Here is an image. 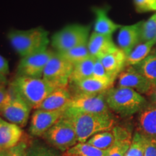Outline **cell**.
I'll list each match as a JSON object with an SVG mask.
<instances>
[{"label": "cell", "instance_id": "cell-18", "mask_svg": "<svg viewBox=\"0 0 156 156\" xmlns=\"http://www.w3.org/2000/svg\"><path fill=\"white\" fill-rule=\"evenodd\" d=\"M107 73L115 81L126 66V55L119 48L115 51L99 58Z\"/></svg>", "mask_w": 156, "mask_h": 156}, {"label": "cell", "instance_id": "cell-27", "mask_svg": "<svg viewBox=\"0 0 156 156\" xmlns=\"http://www.w3.org/2000/svg\"><path fill=\"white\" fill-rule=\"evenodd\" d=\"M56 53H58L62 58L73 64V65L91 56L90 54L88 47H87V44L77 46V47L71 48L65 51L56 52Z\"/></svg>", "mask_w": 156, "mask_h": 156}, {"label": "cell", "instance_id": "cell-30", "mask_svg": "<svg viewBox=\"0 0 156 156\" xmlns=\"http://www.w3.org/2000/svg\"><path fill=\"white\" fill-rule=\"evenodd\" d=\"M125 156H144V135L136 132L132 138L129 149Z\"/></svg>", "mask_w": 156, "mask_h": 156}, {"label": "cell", "instance_id": "cell-7", "mask_svg": "<svg viewBox=\"0 0 156 156\" xmlns=\"http://www.w3.org/2000/svg\"><path fill=\"white\" fill-rule=\"evenodd\" d=\"M106 93L98 94H74L67 110L87 114L111 113L106 101Z\"/></svg>", "mask_w": 156, "mask_h": 156}, {"label": "cell", "instance_id": "cell-34", "mask_svg": "<svg viewBox=\"0 0 156 156\" xmlns=\"http://www.w3.org/2000/svg\"><path fill=\"white\" fill-rule=\"evenodd\" d=\"M10 98V91L5 85H0V114Z\"/></svg>", "mask_w": 156, "mask_h": 156}, {"label": "cell", "instance_id": "cell-24", "mask_svg": "<svg viewBox=\"0 0 156 156\" xmlns=\"http://www.w3.org/2000/svg\"><path fill=\"white\" fill-rule=\"evenodd\" d=\"M116 140V134L114 129L113 128L112 130L95 134L87 140L86 143L98 149L107 151L114 145Z\"/></svg>", "mask_w": 156, "mask_h": 156}, {"label": "cell", "instance_id": "cell-1", "mask_svg": "<svg viewBox=\"0 0 156 156\" xmlns=\"http://www.w3.org/2000/svg\"><path fill=\"white\" fill-rule=\"evenodd\" d=\"M64 116L73 123L78 142L81 143L86 142L95 134L112 130L115 126V119L112 113L87 114L66 109Z\"/></svg>", "mask_w": 156, "mask_h": 156}, {"label": "cell", "instance_id": "cell-16", "mask_svg": "<svg viewBox=\"0 0 156 156\" xmlns=\"http://www.w3.org/2000/svg\"><path fill=\"white\" fill-rule=\"evenodd\" d=\"M21 127L0 116V150H9L20 142Z\"/></svg>", "mask_w": 156, "mask_h": 156}, {"label": "cell", "instance_id": "cell-32", "mask_svg": "<svg viewBox=\"0 0 156 156\" xmlns=\"http://www.w3.org/2000/svg\"><path fill=\"white\" fill-rule=\"evenodd\" d=\"M93 77L98 78V79L102 80L115 82L114 80L111 78L108 74L107 73L106 70L105 69L104 67H103L102 63H101L99 59H95L94 67H93Z\"/></svg>", "mask_w": 156, "mask_h": 156}, {"label": "cell", "instance_id": "cell-20", "mask_svg": "<svg viewBox=\"0 0 156 156\" xmlns=\"http://www.w3.org/2000/svg\"><path fill=\"white\" fill-rule=\"evenodd\" d=\"M116 140L114 145L108 151L106 156H125L131 146L132 138L129 130L124 126H115Z\"/></svg>", "mask_w": 156, "mask_h": 156}, {"label": "cell", "instance_id": "cell-26", "mask_svg": "<svg viewBox=\"0 0 156 156\" xmlns=\"http://www.w3.org/2000/svg\"><path fill=\"white\" fill-rule=\"evenodd\" d=\"M133 67L148 80L156 84V50L152 51L147 58Z\"/></svg>", "mask_w": 156, "mask_h": 156}, {"label": "cell", "instance_id": "cell-3", "mask_svg": "<svg viewBox=\"0 0 156 156\" xmlns=\"http://www.w3.org/2000/svg\"><path fill=\"white\" fill-rule=\"evenodd\" d=\"M56 88L43 78L23 76H16L9 87L11 91L34 109H38L44 99Z\"/></svg>", "mask_w": 156, "mask_h": 156}, {"label": "cell", "instance_id": "cell-8", "mask_svg": "<svg viewBox=\"0 0 156 156\" xmlns=\"http://www.w3.org/2000/svg\"><path fill=\"white\" fill-rule=\"evenodd\" d=\"M73 67V64L64 59L55 51L45 67L43 79L56 88L68 87Z\"/></svg>", "mask_w": 156, "mask_h": 156}, {"label": "cell", "instance_id": "cell-37", "mask_svg": "<svg viewBox=\"0 0 156 156\" xmlns=\"http://www.w3.org/2000/svg\"><path fill=\"white\" fill-rule=\"evenodd\" d=\"M0 156H12L11 150H0Z\"/></svg>", "mask_w": 156, "mask_h": 156}, {"label": "cell", "instance_id": "cell-11", "mask_svg": "<svg viewBox=\"0 0 156 156\" xmlns=\"http://www.w3.org/2000/svg\"><path fill=\"white\" fill-rule=\"evenodd\" d=\"M118 87L133 89L140 94L151 95L156 88V84L148 80L133 66H128L119 74Z\"/></svg>", "mask_w": 156, "mask_h": 156}, {"label": "cell", "instance_id": "cell-38", "mask_svg": "<svg viewBox=\"0 0 156 156\" xmlns=\"http://www.w3.org/2000/svg\"><path fill=\"white\" fill-rule=\"evenodd\" d=\"M7 83V76L0 75V85H5Z\"/></svg>", "mask_w": 156, "mask_h": 156}, {"label": "cell", "instance_id": "cell-15", "mask_svg": "<svg viewBox=\"0 0 156 156\" xmlns=\"http://www.w3.org/2000/svg\"><path fill=\"white\" fill-rule=\"evenodd\" d=\"M72 98L73 94L69 87H57L44 99L38 109L46 111L66 110Z\"/></svg>", "mask_w": 156, "mask_h": 156}, {"label": "cell", "instance_id": "cell-17", "mask_svg": "<svg viewBox=\"0 0 156 156\" xmlns=\"http://www.w3.org/2000/svg\"><path fill=\"white\" fill-rule=\"evenodd\" d=\"M114 82L102 80L94 77H90L78 83L70 84L74 90V94H98L106 92L114 87ZM73 94V95H74Z\"/></svg>", "mask_w": 156, "mask_h": 156}, {"label": "cell", "instance_id": "cell-21", "mask_svg": "<svg viewBox=\"0 0 156 156\" xmlns=\"http://www.w3.org/2000/svg\"><path fill=\"white\" fill-rule=\"evenodd\" d=\"M93 12L95 15L94 32L96 34L112 36L114 32L122 27V25L114 23L108 17L106 9L95 7L93 9Z\"/></svg>", "mask_w": 156, "mask_h": 156}, {"label": "cell", "instance_id": "cell-28", "mask_svg": "<svg viewBox=\"0 0 156 156\" xmlns=\"http://www.w3.org/2000/svg\"><path fill=\"white\" fill-rule=\"evenodd\" d=\"M27 156H60L54 147L41 142H34L27 148Z\"/></svg>", "mask_w": 156, "mask_h": 156}, {"label": "cell", "instance_id": "cell-33", "mask_svg": "<svg viewBox=\"0 0 156 156\" xmlns=\"http://www.w3.org/2000/svg\"><path fill=\"white\" fill-rule=\"evenodd\" d=\"M144 156H156V138L144 135Z\"/></svg>", "mask_w": 156, "mask_h": 156}, {"label": "cell", "instance_id": "cell-36", "mask_svg": "<svg viewBox=\"0 0 156 156\" xmlns=\"http://www.w3.org/2000/svg\"><path fill=\"white\" fill-rule=\"evenodd\" d=\"M9 64L7 60L0 55V75L7 76L9 74Z\"/></svg>", "mask_w": 156, "mask_h": 156}, {"label": "cell", "instance_id": "cell-22", "mask_svg": "<svg viewBox=\"0 0 156 156\" xmlns=\"http://www.w3.org/2000/svg\"><path fill=\"white\" fill-rule=\"evenodd\" d=\"M155 39L146 42H141L133 48V50L126 56V66H135L147 58L152 52V49L155 46Z\"/></svg>", "mask_w": 156, "mask_h": 156}, {"label": "cell", "instance_id": "cell-39", "mask_svg": "<svg viewBox=\"0 0 156 156\" xmlns=\"http://www.w3.org/2000/svg\"><path fill=\"white\" fill-rule=\"evenodd\" d=\"M151 96L152 97V99H153V103H155V104H156V88H155V90H154L153 94H152Z\"/></svg>", "mask_w": 156, "mask_h": 156}, {"label": "cell", "instance_id": "cell-40", "mask_svg": "<svg viewBox=\"0 0 156 156\" xmlns=\"http://www.w3.org/2000/svg\"><path fill=\"white\" fill-rule=\"evenodd\" d=\"M154 39H155V42H156V36H155V38H154ZM156 45V44H155Z\"/></svg>", "mask_w": 156, "mask_h": 156}, {"label": "cell", "instance_id": "cell-41", "mask_svg": "<svg viewBox=\"0 0 156 156\" xmlns=\"http://www.w3.org/2000/svg\"><path fill=\"white\" fill-rule=\"evenodd\" d=\"M153 1H154V2H156V0H153Z\"/></svg>", "mask_w": 156, "mask_h": 156}, {"label": "cell", "instance_id": "cell-12", "mask_svg": "<svg viewBox=\"0 0 156 156\" xmlns=\"http://www.w3.org/2000/svg\"><path fill=\"white\" fill-rule=\"evenodd\" d=\"M65 110L46 111L36 109L31 116L29 133L35 136L43 135L64 116Z\"/></svg>", "mask_w": 156, "mask_h": 156}, {"label": "cell", "instance_id": "cell-5", "mask_svg": "<svg viewBox=\"0 0 156 156\" xmlns=\"http://www.w3.org/2000/svg\"><path fill=\"white\" fill-rule=\"evenodd\" d=\"M90 27L89 25L73 24L65 26L51 37V44L56 52H62L87 44Z\"/></svg>", "mask_w": 156, "mask_h": 156}, {"label": "cell", "instance_id": "cell-2", "mask_svg": "<svg viewBox=\"0 0 156 156\" xmlns=\"http://www.w3.org/2000/svg\"><path fill=\"white\" fill-rule=\"evenodd\" d=\"M7 38L21 58L47 49L50 44L48 32L41 27L25 30H12L8 33Z\"/></svg>", "mask_w": 156, "mask_h": 156}, {"label": "cell", "instance_id": "cell-9", "mask_svg": "<svg viewBox=\"0 0 156 156\" xmlns=\"http://www.w3.org/2000/svg\"><path fill=\"white\" fill-rule=\"evenodd\" d=\"M54 53L55 51L47 48L32 55L22 57L17 65V76L43 78L45 67Z\"/></svg>", "mask_w": 156, "mask_h": 156}, {"label": "cell", "instance_id": "cell-23", "mask_svg": "<svg viewBox=\"0 0 156 156\" xmlns=\"http://www.w3.org/2000/svg\"><path fill=\"white\" fill-rule=\"evenodd\" d=\"M95 62V58L90 56V57L75 64L73 72L70 75L69 84L78 83V82L83 80L87 78L92 77Z\"/></svg>", "mask_w": 156, "mask_h": 156}, {"label": "cell", "instance_id": "cell-29", "mask_svg": "<svg viewBox=\"0 0 156 156\" xmlns=\"http://www.w3.org/2000/svg\"><path fill=\"white\" fill-rule=\"evenodd\" d=\"M156 36V12L145 22L142 27V42L153 40Z\"/></svg>", "mask_w": 156, "mask_h": 156}, {"label": "cell", "instance_id": "cell-35", "mask_svg": "<svg viewBox=\"0 0 156 156\" xmlns=\"http://www.w3.org/2000/svg\"><path fill=\"white\" fill-rule=\"evenodd\" d=\"M27 145L25 142H20L11 150L12 156H27Z\"/></svg>", "mask_w": 156, "mask_h": 156}, {"label": "cell", "instance_id": "cell-13", "mask_svg": "<svg viewBox=\"0 0 156 156\" xmlns=\"http://www.w3.org/2000/svg\"><path fill=\"white\" fill-rule=\"evenodd\" d=\"M143 21L135 24L122 26L117 36L119 48L127 56L133 48L142 42V27Z\"/></svg>", "mask_w": 156, "mask_h": 156}, {"label": "cell", "instance_id": "cell-10", "mask_svg": "<svg viewBox=\"0 0 156 156\" xmlns=\"http://www.w3.org/2000/svg\"><path fill=\"white\" fill-rule=\"evenodd\" d=\"M9 91L10 98L2 110L0 116L20 127H25L28 122L32 108L23 98L10 90Z\"/></svg>", "mask_w": 156, "mask_h": 156}, {"label": "cell", "instance_id": "cell-25", "mask_svg": "<svg viewBox=\"0 0 156 156\" xmlns=\"http://www.w3.org/2000/svg\"><path fill=\"white\" fill-rule=\"evenodd\" d=\"M108 151L98 149L86 142H78L73 147L63 153L62 156H106Z\"/></svg>", "mask_w": 156, "mask_h": 156}, {"label": "cell", "instance_id": "cell-4", "mask_svg": "<svg viewBox=\"0 0 156 156\" xmlns=\"http://www.w3.org/2000/svg\"><path fill=\"white\" fill-rule=\"evenodd\" d=\"M106 101L110 110L124 117L140 113L147 105L145 98L136 90L118 86L106 91Z\"/></svg>", "mask_w": 156, "mask_h": 156}, {"label": "cell", "instance_id": "cell-14", "mask_svg": "<svg viewBox=\"0 0 156 156\" xmlns=\"http://www.w3.org/2000/svg\"><path fill=\"white\" fill-rule=\"evenodd\" d=\"M87 47L90 56L95 59H99L119 48L114 44L112 36L98 34L94 31L90 36Z\"/></svg>", "mask_w": 156, "mask_h": 156}, {"label": "cell", "instance_id": "cell-19", "mask_svg": "<svg viewBox=\"0 0 156 156\" xmlns=\"http://www.w3.org/2000/svg\"><path fill=\"white\" fill-rule=\"evenodd\" d=\"M140 133L150 137L156 138V104H147L140 112Z\"/></svg>", "mask_w": 156, "mask_h": 156}, {"label": "cell", "instance_id": "cell-31", "mask_svg": "<svg viewBox=\"0 0 156 156\" xmlns=\"http://www.w3.org/2000/svg\"><path fill=\"white\" fill-rule=\"evenodd\" d=\"M134 3L138 12L156 11V2L153 0H134Z\"/></svg>", "mask_w": 156, "mask_h": 156}, {"label": "cell", "instance_id": "cell-6", "mask_svg": "<svg viewBox=\"0 0 156 156\" xmlns=\"http://www.w3.org/2000/svg\"><path fill=\"white\" fill-rule=\"evenodd\" d=\"M42 137L51 147L62 153L78 143L77 134L73 123L64 116Z\"/></svg>", "mask_w": 156, "mask_h": 156}]
</instances>
